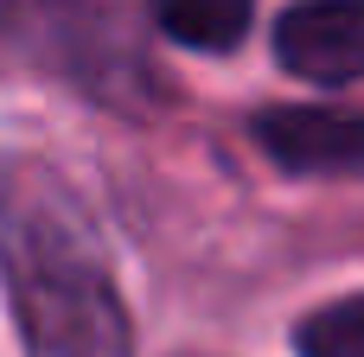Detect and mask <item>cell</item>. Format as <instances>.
I'll return each instance as SVG.
<instances>
[{
    "mask_svg": "<svg viewBox=\"0 0 364 357\" xmlns=\"http://www.w3.org/2000/svg\"><path fill=\"white\" fill-rule=\"evenodd\" d=\"M6 281L19 339L32 357H128V313L109 287V275L64 243L51 224H19L6 243Z\"/></svg>",
    "mask_w": 364,
    "mask_h": 357,
    "instance_id": "obj_1",
    "label": "cell"
},
{
    "mask_svg": "<svg viewBox=\"0 0 364 357\" xmlns=\"http://www.w3.org/2000/svg\"><path fill=\"white\" fill-rule=\"evenodd\" d=\"M0 38L102 102H122L128 83H141L128 0H0Z\"/></svg>",
    "mask_w": 364,
    "mask_h": 357,
    "instance_id": "obj_2",
    "label": "cell"
},
{
    "mask_svg": "<svg viewBox=\"0 0 364 357\" xmlns=\"http://www.w3.org/2000/svg\"><path fill=\"white\" fill-rule=\"evenodd\" d=\"M250 134L294 179H364V109H262Z\"/></svg>",
    "mask_w": 364,
    "mask_h": 357,
    "instance_id": "obj_3",
    "label": "cell"
},
{
    "mask_svg": "<svg viewBox=\"0 0 364 357\" xmlns=\"http://www.w3.org/2000/svg\"><path fill=\"white\" fill-rule=\"evenodd\" d=\"M275 57L301 83H364V0H294L275 19Z\"/></svg>",
    "mask_w": 364,
    "mask_h": 357,
    "instance_id": "obj_4",
    "label": "cell"
},
{
    "mask_svg": "<svg viewBox=\"0 0 364 357\" xmlns=\"http://www.w3.org/2000/svg\"><path fill=\"white\" fill-rule=\"evenodd\" d=\"M147 13L186 51H230L256 26V0H147Z\"/></svg>",
    "mask_w": 364,
    "mask_h": 357,
    "instance_id": "obj_5",
    "label": "cell"
},
{
    "mask_svg": "<svg viewBox=\"0 0 364 357\" xmlns=\"http://www.w3.org/2000/svg\"><path fill=\"white\" fill-rule=\"evenodd\" d=\"M294 351L301 357H364V294L314 307L294 326Z\"/></svg>",
    "mask_w": 364,
    "mask_h": 357,
    "instance_id": "obj_6",
    "label": "cell"
}]
</instances>
